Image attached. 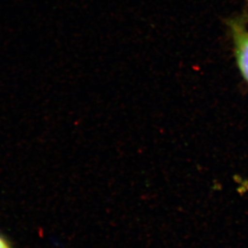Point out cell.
I'll return each mask as SVG.
<instances>
[{
	"mask_svg": "<svg viewBox=\"0 0 248 248\" xmlns=\"http://www.w3.org/2000/svg\"><path fill=\"white\" fill-rule=\"evenodd\" d=\"M234 47V56L237 68L242 78L248 85V29L241 18L227 22Z\"/></svg>",
	"mask_w": 248,
	"mask_h": 248,
	"instance_id": "1",
	"label": "cell"
},
{
	"mask_svg": "<svg viewBox=\"0 0 248 248\" xmlns=\"http://www.w3.org/2000/svg\"><path fill=\"white\" fill-rule=\"evenodd\" d=\"M0 248H10L9 245L7 244V242L0 236Z\"/></svg>",
	"mask_w": 248,
	"mask_h": 248,
	"instance_id": "2",
	"label": "cell"
},
{
	"mask_svg": "<svg viewBox=\"0 0 248 248\" xmlns=\"http://www.w3.org/2000/svg\"><path fill=\"white\" fill-rule=\"evenodd\" d=\"M245 1H246V2L248 3V0H245Z\"/></svg>",
	"mask_w": 248,
	"mask_h": 248,
	"instance_id": "3",
	"label": "cell"
}]
</instances>
